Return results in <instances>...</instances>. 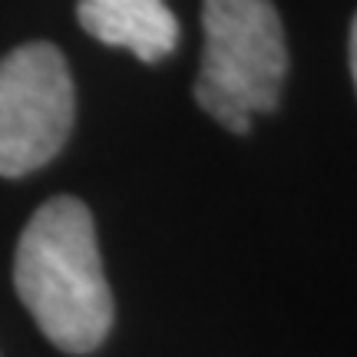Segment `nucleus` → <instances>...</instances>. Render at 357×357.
Masks as SVG:
<instances>
[{"instance_id":"3","label":"nucleus","mask_w":357,"mask_h":357,"mask_svg":"<svg viewBox=\"0 0 357 357\" xmlns=\"http://www.w3.org/2000/svg\"><path fill=\"white\" fill-rule=\"evenodd\" d=\"M73 77L63 53L33 40L0 56V176L47 166L73 129Z\"/></svg>"},{"instance_id":"1","label":"nucleus","mask_w":357,"mask_h":357,"mask_svg":"<svg viewBox=\"0 0 357 357\" xmlns=\"http://www.w3.org/2000/svg\"><path fill=\"white\" fill-rule=\"evenodd\" d=\"M13 284L40 331L66 354L96 351L113 328L96 225L73 195L43 202L26 222L13 258Z\"/></svg>"},{"instance_id":"4","label":"nucleus","mask_w":357,"mask_h":357,"mask_svg":"<svg viewBox=\"0 0 357 357\" xmlns=\"http://www.w3.org/2000/svg\"><path fill=\"white\" fill-rule=\"evenodd\" d=\"M77 20L106 47H123L142 63H159L178 43V20L166 0H79Z\"/></svg>"},{"instance_id":"5","label":"nucleus","mask_w":357,"mask_h":357,"mask_svg":"<svg viewBox=\"0 0 357 357\" xmlns=\"http://www.w3.org/2000/svg\"><path fill=\"white\" fill-rule=\"evenodd\" d=\"M351 77H354V86H357V17L351 24Z\"/></svg>"},{"instance_id":"2","label":"nucleus","mask_w":357,"mask_h":357,"mask_svg":"<svg viewBox=\"0 0 357 357\" xmlns=\"http://www.w3.org/2000/svg\"><path fill=\"white\" fill-rule=\"evenodd\" d=\"M205 53L195 102L231 132L278 106L288 70L284 30L271 0H202Z\"/></svg>"}]
</instances>
